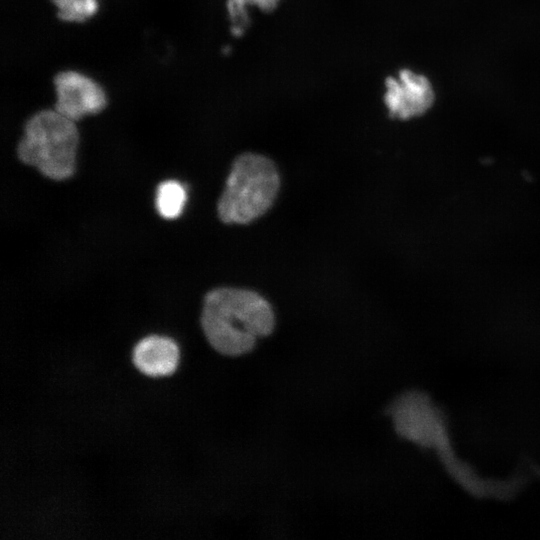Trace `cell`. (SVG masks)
<instances>
[{"label":"cell","instance_id":"obj_1","mask_svg":"<svg viewBox=\"0 0 540 540\" xmlns=\"http://www.w3.org/2000/svg\"><path fill=\"white\" fill-rule=\"evenodd\" d=\"M385 414L400 438L434 450L449 475L474 496L511 498L524 483L519 477L507 482L483 479L460 460L452 447L444 414L422 391L401 393L388 404Z\"/></svg>","mask_w":540,"mask_h":540},{"label":"cell","instance_id":"obj_2","mask_svg":"<svg viewBox=\"0 0 540 540\" xmlns=\"http://www.w3.org/2000/svg\"><path fill=\"white\" fill-rule=\"evenodd\" d=\"M200 321L211 347L230 357L250 354L257 341L270 336L276 326L269 301L256 291L237 287L209 291Z\"/></svg>","mask_w":540,"mask_h":540},{"label":"cell","instance_id":"obj_3","mask_svg":"<svg viewBox=\"0 0 540 540\" xmlns=\"http://www.w3.org/2000/svg\"><path fill=\"white\" fill-rule=\"evenodd\" d=\"M276 164L268 157L245 152L231 166L217 203L220 220L226 224H249L264 215L280 190Z\"/></svg>","mask_w":540,"mask_h":540},{"label":"cell","instance_id":"obj_4","mask_svg":"<svg viewBox=\"0 0 540 540\" xmlns=\"http://www.w3.org/2000/svg\"><path fill=\"white\" fill-rule=\"evenodd\" d=\"M74 122L56 109L34 114L26 122L18 144L19 159L50 179L59 181L71 177L79 141Z\"/></svg>","mask_w":540,"mask_h":540},{"label":"cell","instance_id":"obj_5","mask_svg":"<svg viewBox=\"0 0 540 540\" xmlns=\"http://www.w3.org/2000/svg\"><path fill=\"white\" fill-rule=\"evenodd\" d=\"M55 109L65 117L77 121L101 112L107 102L104 89L82 73L66 70L54 79Z\"/></svg>","mask_w":540,"mask_h":540},{"label":"cell","instance_id":"obj_6","mask_svg":"<svg viewBox=\"0 0 540 540\" xmlns=\"http://www.w3.org/2000/svg\"><path fill=\"white\" fill-rule=\"evenodd\" d=\"M385 104L392 117L409 119L426 112L434 101L429 80L410 70H402L398 78L386 79Z\"/></svg>","mask_w":540,"mask_h":540},{"label":"cell","instance_id":"obj_7","mask_svg":"<svg viewBox=\"0 0 540 540\" xmlns=\"http://www.w3.org/2000/svg\"><path fill=\"white\" fill-rule=\"evenodd\" d=\"M179 349L170 338L149 335L137 342L132 351L134 366L149 377H163L172 374L178 364Z\"/></svg>","mask_w":540,"mask_h":540},{"label":"cell","instance_id":"obj_8","mask_svg":"<svg viewBox=\"0 0 540 540\" xmlns=\"http://www.w3.org/2000/svg\"><path fill=\"white\" fill-rule=\"evenodd\" d=\"M185 200V189L175 180L164 181L157 188L156 207L163 218L178 217L183 210Z\"/></svg>","mask_w":540,"mask_h":540},{"label":"cell","instance_id":"obj_9","mask_svg":"<svg viewBox=\"0 0 540 540\" xmlns=\"http://www.w3.org/2000/svg\"><path fill=\"white\" fill-rule=\"evenodd\" d=\"M58 17L68 22H83L92 17L98 9L97 0H52Z\"/></svg>","mask_w":540,"mask_h":540},{"label":"cell","instance_id":"obj_10","mask_svg":"<svg viewBox=\"0 0 540 540\" xmlns=\"http://www.w3.org/2000/svg\"><path fill=\"white\" fill-rule=\"evenodd\" d=\"M248 3V0H229L228 1V10L231 16V19L234 21V30L238 32L243 29V24L246 23V11L245 5Z\"/></svg>","mask_w":540,"mask_h":540},{"label":"cell","instance_id":"obj_11","mask_svg":"<svg viewBox=\"0 0 540 540\" xmlns=\"http://www.w3.org/2000/svg\"><path fill=\"white\" fill-rule=\"evenodd\" d=\"M248 2L257 5L263 11H271L277 4V0H248Z\"/></svg>","mask_w":540,"mask_h":540}]
</instances>
